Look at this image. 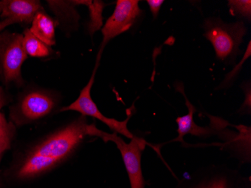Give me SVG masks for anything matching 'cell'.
<instances>
[{
    "label": "cell",
    "mask_w": 251,
    "mask_h": 188,
    "mask_svg": "<svg viewBox=\"0 0 251 188\" xmlns=\"http://www.w3.org/2000/svg\"><path fill=\"white\" fill-rule=\"evenodd\" d=\"M88 135L101 138L105 142H112L116 144L127 172L131 188H145V181L142 175L141 163L142 152L147 144L145 140L134 135L129 143H126L116 133L108 134L100 131L94 124L89 126Z\"/></svg>",
    "instance_id": "obj_4"
},
{
    "label": "cell",
    "mask_w": 251,
    "mask_h": 188,
    "mask_svg": "<svg viewBox=\"0 0 251 188\" xmlns=\"http://www.w3.org/2000/svg\"><path fill=\"white\" fill-rule=\"evenodd\" d=\"M57 25L45 11H40L34 17L29 30L45 45L51 47L56 44L55 30Z\"/></svg>",
    "instance_id": "obj_12"
},
{
    "label": "cell",
    "mask_w": 251,
    "mask_h": 188,
    "mask_svg": "<svg viewBox=\"0 0 251 188\" xmlns=\"http://www.w3.org/2000/svg\"><path fill=\"white\" fill-rule=\"evenodd\" d=\"M99 65H100V63L96 62V66L93 71L92 76L90 77L87 85L81 90L77 100L69 105L68 107H63L60 109V111H77V112L81 113V115L85 116V117L90 116V117H94L96 119L99 120L105 125L108 126L111 131H114V133L121 134L126 138L132 139L134 135L129 131L127 127L129 120L130 119V117L132 115V111L131 112L127 111V119H126L125 121H119L115 118H109V117L103 115L99 109L97 104L93 100L92 97H91V89L94 85L96 73H97Z\"/></svg>",
    "instance_id": "obj_6"
},
{
    "label": "cell",
    "mask_w": 251,
    "mask_h": 188,
    "mask_svg": "<svg viewBox=\"0 0 251 188\" xmlns=\"http://www.w3.org/2000/svg\"><path fill=\"white\" fill-rule=\"evenodd\" d=\"M2 1H0V13L2 12Z\"/></svg>",
    "instance_id": "obj_23"
},
{
    "label": "cell",
    "mask_w": 251,
    "mask_h": 188,
    "mask_svg": "<svg viewBox=\"0 0 251 188\" xmlns=\"http://www.w3.org/2000/svg\"><path fill=\"white\" fill-rule=\"evenodd\" d=\"M56 105V97L47 90L29 92L18 105L20 119L25 122L37 121L50 114Z\"/></svg>",
    "instance_id": "obj_8"
},
{
    "label": "cell",
    "mask_w": 251,
    "mask_h": 188,
    "mask_svg": "<svg viewBox=\"0 0 251 188\" xmlns=\"http://www.w3.org/2000/svg\"><path fill=\"white\" fill-rule=\"evenodd\" d=\"M203 36L214 47L216 57L226 65H235L240 54V45L248 33L245 23L227 24L220 18L210 17L203 24Z\"/></svg>",
    "instance_id": "obj_1"
},
{
    "label": "cell",
    "mask_w": 251,
    "mask_h": 188,
    "mask_svg": "<svg viewBox=\"0 0 251 188\" xmlns=\"http://www.w3.org/2000/svg\"><path fill=\"white\" fill-rule=\"evenodd\" d=\"M2 6L0 31L16 23L30 24L36 14L44 11L40 1L36 0H5Z\"/></svg>",
    "instance_id": "obj_9"
},
{
    "label": "cell",
    "mask_w": 251,
    "mask_h": 188,
    "mask_svg": "<svg viewBox=\"0 0 251 188\" xmlns=\"http://www.w3.org/2000/svg\"><path fill=\"white\" fill-rule=\"evenodd\" d=\"M61 161L54 158L39 156L28 153L21 166H19L17 175L19 179H29L41 175L53 169Z\"/></svg>",
    "instance_id": "obj_10"
},
{
    "label": "cell",
    "mask_w": 251,
    "mask_h": 188,
    "mask_svg": "<svg viewBox=\"0 0 251 188\" xmlns=\"http://www.w3.org/2000/svg\"><path fill=\"white\" fill-rule=\"evenodd\" d=\"M146 2L150 8V11L152 15H153V19H156L158 15H159L160 8L164 3V1L163 0H147Z\"/></svg>",
    "instance_id": "obj_20"
},
{
    "label": "cell",
    "mask_w": 251,
    "mask_h": 188,
    "mask_svg": "<svg viewBox=\"0 0 251 188\" xmlns=\"http://www.w3.org/2000/svg\"><path fill=\"white\" fill-rule=\"evenodd\" d=\"M249 56H251V42H249V44H248V49L246 50V52H245V56L242 58V62H240V63L238 65H235V69H233L230 73L227 75L226 77L224 79V81L222 82V84L220 86V88H225V87H228V86H229V84H232V82H233L234 79L236 77V75L235 73H239V72L242 70V66L243 65L244 62L248 59Z\"/></svg>",
    "instance_id": "obj_18"
},
{
    "label": "cell",
    "mask_w": 251,
    "mask_h": 188,
    "mask_svg": "<svg viewBox=\"0 0 251 188\" xmlns=\"http://www.w3.org/2000/svg\"><path fill=\"white\" fill-rule=\"evenodd\" d=\"M8 149V148H7V147H5V145H2V144H0V158H1V156H2V153Z\"/></svg>",
    "instance_id": "obj_22"
},
{
    "label": "cell",
    "mask_w": 251,
    "mask_h": 188,
    "mask_svg": "<svg viewBox=\"0 0 251 188\" xmlns=\"http://www.w3.org/2000/svg\"><path fill=\"white\" fill-rule=\"evenodd\" d=\"M48 4L53 13L56 14L60 20H66V22L77 27L79 14L75 8L73 1H48Z\"/></svg>",
    "instance_id": "obj_14"
},
{
    "label": "cell",
    "mask_w": 251,
    "mask_h": 188,
    "mask_svg": "<svg viewBox=\"0 0 251 188\" xmlns=\"http://www.w3.org/2000/svg\"><path fill=\"white\" fill-rule=\"evenodd\" d=\"M87 117L81 115L60 131L48 136L29 151L32 155L54 158L63 161L88 135Z\"/></svg>",
    "instance_id": "obj_2"
},
{
    "label": "cell",
    "mask_w": 251,
    "mask_h": 188,
    "mask_svg": "<svg viewBox=\"0 0 251 188\" xmlns=\"http://www.w3.org/2000/svg\"><path fill=\"white\" fill-rule=\"evenodd\" d=\"M228 5H229V12L232 16L238 17V18L247 20L248 22H251V0H229Z\"/></svg>",
    "instance_id": "obj_16"
},
{
    "label": "cell",
    "mask_w": 251,
    "mask_h": 188,
    "mask_svg": "<svg viewBox=\"0 0 251 188\" xmlns=\"http://www.w3.org/2000/svg\"><path fill=\"white\" fill-rule=\"evenodd\" d=\"M27 56L22 34L0 33V75L5 84H23L21 66Z\"/></svg>",
    "instance_id": "obj_5"
},
{
    "label": "cell",
    "mask_w": 251,
    "mask_h": 188,
    "mask_svg": "<svg viewBox=\"0 0 251 188\" xmlns=\"http://www.w3.org/2000/svg\"><path fill=\"white\" fill-rule=\"evenodd\" d=\"M15 133L13 124L8 123L3 114L0 112V144L9 148Z\"/></svg>",
    "instance_id": "obj_17"
},
{
    "label": "cell",
    "mask_w": 251,
    "mask_h": 188,
    "mask_svg": "<svg viewBox=\"0 0 251 188\" xmlns=\"http://www.w3.org/2000/svg\"><path fill=\"white\" fill-rule=\"evenodd\" d=\"M5 97H4V93L3 91H2V89L0 87V110L2 108L4 105H5Z\"/></svg>",
    "instance_id": "obj_21"
},
{
    "label": "cell",
    "mask_w": 251,
    "mask_h": 188,
    "mask_svg": "<svg viewBox=\"0 0 251 188\" xmlns=\"http://www.w3.org/2000/svg\"><path fill=\"white\" fill-rule=\"evenodd\" d=\"M181 92L185 97L186 106L188 108L189 112L186 115L177 117L176 119L178 136L173 141L174 142H184V137L187 134H191V135H196V136L204 137V138L210 136L211 134H214V130L208 128V127H200L194 122V121H193V114L196 112L197 109L184 95V90H182Z\"/></svg>",
    "instance_id": "obj_11"
},
{
    "label": "cell",
    "mask_w": 251,
    "mask_h": 188,
    "mask_svg": "<svg viewBox=\"0 0 251 188\" xmlns=\"http://www.w3.org/2000/svg\"><path fill=\"white\" fill-rule=\"evenodd\" d=\"M76 5H87L90 10V21L88 25V31L92 36L96 30H98L102 25L101 14L106 4L101 1H75Z\"/></svg>",
    "instance_id": "obj_15"
},
{
    "label": "cell",
    "mask_w": 251,
    "mask_h": 188,
    "mask_svg": "<svg viewBox=\"0 0 251 188\" xmlns=\"http://www.w3.org/2000/svg\"><path fill=\"white\" fill-rule=\"evenodd\" d=\"M175 188H251V181L226 165H211L182 179Z\"/></svg>",
    "instance_id": "obj_3"
},
{
    "label": "cell",
    "mask_w": 251,
    "mask_h": 188,
    "mask_svg": "<svg viewBox=\"0 0 251 188\" xmlns=\"http://www.w3.org/2000/svg\"><path fill=\"white\" fill-rule=\"evenodd\" d=\"M144 11L138 0H118L115 11L101 29L102 42L97 56L100 63L101 54L107 44L121 34L129 30L139 19Z\"/></svg>",
    "instance_id": "obj_7"
},
{
    "label": "cell",
    "mask_w": 251,
    "mask_h": 188,
    "mask_svg": "<svg viewBox=\"0 0 251 188\" xmlns=\"http://www.w3.org/2000/svg\"><path fill=\"white\" fill-rule=\"evenodd\" d=\"M242 88L245 92V100L244 102L242 107L239 109V112L242 114H251V82H244L242 85Z\"/></svg>",
    "instance_id": "obj_19"
},
{
    "label": "cell",
    "mask_w": 251,
    "mask_h": 188,
    "mask_svg": "<svg viewBox=\"0 0 251 188\" xmlns=\"http://www.w3.org/2000/svg\"><path fill=\"white\" fill-rule=\"evenodd\" d=\"M23 36L25 50L27 55L32 57L44 58L48 57L53 53V49L37 39L29 29H25Z\"/></svg>",
    "instance_id": "obj_13"
}]
</instances>
